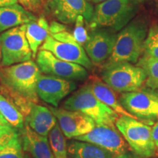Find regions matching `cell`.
Listing matches in <instances>:
<instances>
[{
  "label": "cell",
  "mask_w": 158,
  "mask_h": 158,
  "mask_svg": "<svg viewBox=\"0 0 158 158\" xmlns=\"http://www.w3.org/2000/svg\"><path fill=\"white\" fill-rule=\"evenodd\" d=\"M144 54L158 59V26H152L144 43Z\"/></svg>",
  "instance_id": "cell-25"
},
{
  "label": "cell",
  "mask_w": 158,
  "mask_h": 158,
  "mask_svg": "<svg viewBox=\"0 0 158 158\" xmlns=\"http://www.w3.org/2000/svg\"><path fill=\"white\" fill-rule=\"evenodd\" d=\"M88 84L94 96L100 102L115 111L118 116H129V117L136 118L135 116L124 109L119 100L116 97V92H114L110 86L105 84L103 81L99 80L98 78H92L89 84Z\"/></svg>",
  "instance_id": "cell-19"
},
{
  "label": "cell",
  "mask_w": 158,
  "mask_h": 158,
  "mask_svg": "<svg viewBox=\"0 0 158 158\" xmlns=\"http://www.w3.org/2000/svg\"><path fill=\"white\" fill-rule=\"evenodd\" d=\"M36 64L45 75L69 81H84L88 78L86 69L78 64L61 60L50 51L40 50L36 57Z\"/></svg>",
  "instance_id": "cell-9"
},
{
  "label": "cell",
  "mask_w": 158,
  "mask_h": 158,
  "mask_svg": "<svg viewBox=\"0 0 158 158\" xmlns=\"http://www.w3.org/2000/svg\"><path fill=\"white\" fill-rule=\"evenodd\" d=\"M10 124L7 123V122L5 119V118L3 117V116L0 113V127L2 126H9Z\"/></svg>",
  "instance_id": "cell-35"
},
{
  "label": "cell",
  "mask_w": 158,
  "mask_h": 158,
  "mask_svg": "<svg viewBox=\"0 0 158 158\" xmlns=\"http://www.w3.org/2000/svg\"><path fill=\"white\" fill-rule=\"evenodd\" d=\"M23 155L20 136L0 151V158H23Z\"/></svg>",
  "instance_id": "cell-26"
},
{
  "label": "cell",
  "mask_w": 158,
  "mask_h": 158,
  "mask_svg": "<svg viewBox=\"0 0 158 158\" xmlns=\"http://www.w3.org/2000/svg\"><path fill=\"white\" fill-rule=\"evenodd\" d=\"M64 30H67V28L62 23L53 21L51 25H49V35H53Z\"/></svg>",
  "instance_id": "cell-31"
},
{
  "label": "cell",
  "mask_w": 158,
  "mask_h": 158,
  "mask_svg": "<svg viewBox=\"0 0 158 158\" xmlns=\"http://www.w3.org/2000/svg\"><path fill=\"white\" fill-rule=\"evenodd\" d=\"M2 53H1V48H0V65L2 64Z\"/></svg>",
  "instance_id": "cell-38"
},
{
  "label": "cell",
  "mask_w": 158,
  "mask_h": 158,
  "mask_svg": "<svg viewBox=\"0 0 158 158\" xmlns=\"http://www.w3.org/2000/svg\"><path fill=\"white\" fill-rule=\"evenodd\" d=\"M63 108L81 112L93 119L99 125L116 127L115 123L119 117L115 111L94 96L89 84L85 85L69 97L63 103Z\"/></svg>",
  "instance_id": "cell-3"
},
{
  "label": "cell",
  "mask_w": 158,
  "mask_h": 158,
  "mask_svg": "<svg viewBox=\"0 0 158 158\" xmlns=\"http://www.w3.org/2000/svg\"><path fill=\"white\" fill-rule=\"evenodd\" d=\"M18 2L31 13L39 12L44 4V0H18Z\"/></svg>",
  "instance_id": "cell-29"
},
{
  "label": "cell",
  "mask_w": 158,
  "mask_h": 158,
  "mask_svg": "<svg viewBox=\"0 0 158 158\" xmlns=\"http://www.w3.org/2000/svg\"><path fill=\"white\" fill-rule=\"evenodd\" d=\"M133 1H134V2H137V0H133Z\"/></svg>",
  "instance_id": "cell-40"
},
{
  "label": "cell",
  "mask_w": 158,
  "mask_h": 158,
  "mask_svg": "<svg viewBox=\"0 0 158 158\" xmlns=\"http://www.w3.org/2000/svg\"><path fill=\"white\" fill-rule=\"evenodd\" d=\"M40 74L37 64L31 60L6 67L1 72L2 82L15 94V106L19 105L21 113L28 110L30 102H38L37 83Z\"/></svg>",
  "instance_id": "cell-1"
},
{
  "label": "cell",
  "mask_w": 158,
  "mask_h": 158,
  "mask_svg": "<svg viewBox=\"0 0 158 158\" xmlns=\"http://www.w3.org/2000/svg\"><path fill=\"white\" fill-rule=\"evenodd\" d=\"M77 87L73 81L40 74L37 83V94L38 98L54 108Z\"/></svg>",
  "instance_id": "cell-13"
},
{
  "label": "cell",
  "mask_w": 158,
  "mask_h": 158,
  "mask_svg": "<svg viewBox=\"0 0 158 158\" xmlns=\"http://www.w3.org/2000/svg\"><path fill=\"white\" fill-rule=\"evenodd\" d=\"M69 158H70V157H69ZM70 158H71V157H70Z\"/></svg>",
  "instance_id": "cell-41"
},
{
  "label": "cell",
  "mask_w": 158,
  "mask_h": 158,
  "mask_svg": "<svg viewBox=\"0 0 158 158\" xmlns=\"http://www.w3.org/2000/svg\"><path fill=\"white\" fill-rule=\"evenodd\" d=\"M50 36L52 37L55 40H56L60 41V42L77 43L73 34H71V33H70L67 30L62 31L61 32L56 33V34H54L53 35H50Z\"/></svg>",
  "instance_id": "cell-30"
},
{
  "label": "cell",
  "mask_w": 158,
  "mask_h": 158,
  "mask_svg": "<svg viewBox=\"0 0 158 158\" xmlns=\"http://www.w3.org/2000/svg\"><path fill=\"white\" fill-rule=\"evenodd\" d=\"M138 66L143 69L147 76L145 85L153 90H158V59L144 54L139 59Z\"/></svg>",
  "instance_id": "cell-23"
},
{
  "label": "cell",
  "mask_w": 158,
  "mask_h": 158,
  "mask_svg": "<svg viewBox=\"0 0 158 158\" xmlns=\"http://www.w3.org/2000/svg\"><path fill=\"white\" fill-rule=\"evenodd\" d=\"M87 1L89 2L100 4L101 2H105V1H106V0H87Z\"/></svg>",
  "instance_id": "cell-36"
},
{
  "label": "cell",
  "mask_w": 158,
  "mask_h": 158,
  "mask_svg": "<svg viewBox=\"0 0 158 158\" xmlns=\"http://www.w3.org/2000/svg\"><path fill=\"white\" fill-rule=\"evenodd\" d=\"M102 81L118 93L141 89L147 80L143 69L130 62H106L101 70Z\"/></svg>",
  "instance_id": "cell-5"
},
{
  "label": "cell",
  "mask_w": 158,
  "mask_h": 158,
  "mask_svg": "<svg viewBox=\"0 0 158 158\" xmlns=\"http://www.w3.org/2000/svg\"><path fill=\"white\" fill-rule=\"evenodd\" d=\"M40 50L50 51L61 60L81 65L88 70L92 68L93 63L88 57L84 47L78 43L60 42L48 35Z\"/></svg>",
  "instance_id": "cell-15"
},
{
  "label": "cell",
  "mask_w": 158,
  "mask_h": 158,
  "mask_svg": "<svg viewBox=\"0 0 158 158\" xmlns=\"http://www.w3.org/2000/svg\"><path fill=\"white\" fill-rule=\"evenodd\" d=\"M21 133L23 150L31 158H54L47 137L36 133L26 124Z\"/></svg>",
  "instance_id": "cell-17"
},
{
  "label": "cell",
  "mask_w": 158,
  "mask_h": 158,
  "mask_svg": "<svg viewBox=\"0 0 158 158\" xmlns=\"http://www.w3.org/2000/svg\"><path fill=\"white\" fill-rule=\"evenodd\" d=\"M118 100L124 109L138 120L150 122L158 117V92L155 90L125 92Z\"/></svg>",
  "instance_id": "cell-8"
},
{
  "label": "cell",
  "mask_w": 158,
  "mask_h": 158,
  "mask_svg": "<svg viewBox=\"0 0 158 158\" xmlns=\"http://www.w3.org/2000/svg\"><path fill=\"white\" fill-rule=\"evenodd\" d=\"M135 2L133 0H106L98 4L89 22L91 28L105 27L116 32L122 30L135 17Z\"/></svg>",
  "instance_id": "cell-4"
},
{
  "label": "cell",
  "mask_w": 158,
  "mask_h": 158,
  "mask_svg": "<svg viewBox=\"0 0 158 158\" xmlns=\"http://www.w3.org/2000/svg\"><path fill=\"white\" fill-rule=\"evenodd\" d=\"M37 19L19 4L0 7V32L27 24Z\"/></svg>",
  "instance_id": "cell-18"
},
{
  "label": "cell",
  "mask_w": 158,
  "mask_h": 158,
  "mask_svg": "<svg viewBox=\"0 0 158 158\" xmlns=\"http://www.w3.org/2000/svg\"><path fill=\"white\" fill-rule=\"evenodd\" d=\"M116 127L136 155L142 157H151L155 155L152 127L129 116L117 118Z\"/></svg>",
  "instance_id": "cell-6"
},
{
  "label": "cell",
  "mask_w": 158,
  "mask_h": 158,
  "mask_svg": "<svg viewBox=\"0 0 158 158\" xmlns=\"http://www.w3.org/2000/svg\"><path fill=\"white\" fill-rule=\"evenodd\" d=\"M116 158H137V157H136L134 155H133V154L124 152L117 155V157Z\"/></svg>",
  "instance_id": "cell-34"
},
{
  "label": "cell",
  "mask_w": 158,
  "mask_h": 158,
  "mask_svg": "<svg viewBox=\"0 0 158 158\" xmlns=\"http://www.w3.org/2000/svg\"><path fill=\"white\" fill-rule=\"evenodd\" d=\"M148 31L146 21L132 20L117 34L113 51L106 62L138 63L143 51Z\"/></svg>",
  "instance_id": "cell-2"
},
{
  "label": "cell",
  "mask_w": 158,
  "mask_h": 158,
  "mask_svg": "<svg viewBox=\"0 0 158 158\" xmlns=\"http://www.w3.org/2000/svg\"><path fill=\"white\" fill-rule=\"evenodd\" d=\"M48 141L54 158H69L66 138L58 123L48 134Z\"/></svg>",
  "instance_id": "cell-24"
},
{
  "label": "cell",
  "mask_w": 158,
  "mask_h": 158,
  "mask_svg": "<svg viewBox=\"0 0 158 158\" xmlns=\"http://www.w3.org/2000/svg\"><path fill=\"white\" fill-rule=\"evenodd\" d=\"M47 6L52 15L64 24L73 23L80 15L90 22L94 13L93 6L87 0H48Z\"/></svg>",
  "instance_id": "cell-12"
},
{
  "label": "cell",
  "mask_w": 158,
  "mask_h": 158,
  "mask_svg": "<svg viewBox=\"0 0 158 158\" xmlns=\"http://www.w3.org/2000/svg\"><path fill=\"white\" fill-rule=\"evenodd\" d=\"M0 113L12 127L21 132L24 127V116L10 100L0 93Z\"/></svg>",
  "instance_id": "cell-22"
},
{
  "label": "cell",
  "mask_w": 158,
  "mask_h": 158,
  "mask_svg": "<svg viewBox=\"0 0 158 158\" xmlns=\"http://www.w3.org/2000/svg\"><path fill=\"white\" fill-rule=\"evenodd\" d=\"M146 1H149V0H137L138 2H146Z\"/></svg>",
  "instance_id": "cell-39"
},
{
  "label": "cell",
  "mask_w": 158,
  "mask_h": 158,
  "mask_svg": "<svg viewBox=\"0 0 158 158\" xmlns=\"http://www.w3.org/2000/svg\"><path fill=\"white\" fill-rule=\"evenodd\" d=\"M49 35V24L47 20L40 17L26 24V37L35 58L38 49Z\"/></svg>",
  "instance_id": "cell-21"
},
{
  "label": "cell",
  "mask_w": 158,
  "mask_h": 158,
  "mask_svg": "<svg viewBox=\"0 0 158 158\" xmlns=\"http://www.w3.org/2000/svg\"><path fill=\"white\" fill-rule=\"evenodd\" d=\"M68 157L71 158H116L114 154L96 144L73 140L68 143Z\"/></svg>",
  "instance_id": "cell-20"
},
{
  "label": "cell",
  "mask_w": 158,
  "mask_h": 158,
  "mask_svg": "<svg viewBox=\"0 0 158 158\" xmlns=\"http://www.w3.org/2000/svg\"><path fill=\"white\" fill-rule=\"evenodd\" d=\"M0 48L2 66L9 67L31 60L32 51L26 37V24L2 33Z\"/></svg>",
  "instance_id": "cell-7"
},
{
  "label": "cell",
  "mask_w": 158,
  "mask_h": 158,
  "mask_svg": "<svg viewBox=\"0 0 158 158\" xmlns=\"http://www.w3.org/2000/svg\"><path fill=\"white\" fill-rule=\"evenodd\" d=\"M23 158H31L30 156H29L28 154L27 153H26V154H24V155H23Z\"/></svg>",
  "instance_id": "cell-37"
},
{
  "label": "cell",
  "mask_w": 158,
  "mask_h": 158,
  "mask_svg": "<svg viewBox=\"0 0 158 158\" xmlns=\"http://www.w3.org/2000/svg\"><path fill=\"white\" fill-rule=\"evenodd\" d=\"M25 124L36 133L47 137L57 124V120L49 108L32 103L28 114L25 116Z\"/></svg>",
  "instance_id": "cell-16"
},
{
  "label": "cell",
  "mask_w": 158,
  "mask_h": 158,
  "mask_svg": "<svg viewBox=\"0 0 158 158\" xmlns=\"http://www.w3.org/2000/svg\"><path fill=\"white\" fill-rule=\"evenodd\" d=\"M152 138L155 143L156 150L158 152V122L154 124L152 127Z\"/></svg>",
  "instance_id": "cell-32"
},
{
  "label": "cell",
  "mask_w": 158,
  "mask_h": 158,
  "mask_svg": "<svg viewBox=\"0 0 158 158\" xmlns=\"http://www.w3.org/2000/svg\"><path fill=\"white\" fill-rule=\"evenodd\" d=\"M74 140L96 144L117 155L126 152L127 149L124 138L116 130V127L108 125L96 124L89 133L76 138Z\"/></svg>",
  "instance_id": "cell-14"
},
{
  "label": "cell",
  "mask_w": 158,
  "mask_h": 158,
  "mask_svg": "<svg viewBox=\"0 0 158 158\" xmlns=\"http://www.w3.org/2000/svg\"><path fill=\"white\" fill-rule=\"evenodd\" d=\"M19 136V131L10 125L0 127V151Z\"/></svg>",
  "instance_id": "cell-28"
},
{
  "label": "cell",
  "mask_w": 158,
  "mask_h": 158,
  "mask_svg": "<svg viewBox=\"0 0 158 158\" xmlns=\"http://www.w3.org/2000/svg\"><path fill=\"white\" fill-rule=\"evenodd\" d=\"M65 138L75 139L79 136L89 133L96 126L93 119L85 114L64 108L49 107Z\"/></svg>",
  "instance_id": "cell-11"
},
{
  "label": "cell",
  "mask_w": 158,
  "mask_h": 158,
  "mask_svg": "<svg viewBox=\"0 0 158 158\" xmlns=\"http://www.w3.org/2000/svg\"><path fill=\"white\" fill-rule=\"evenodd\" d=\"M85 19L83 16H78L77 18L76 22V27L73 33L75 40L78 44L84 47L85 43L88 40L89 34L85 27Z\"/></svg>",
  "instance_id": "cell-27"
},
{
  "label": "cell",
  "mask_w": 158,
  "mask_h": 158,
  "mask_svg": "<svg viewBox=\"0 0 158 158\" xmlns=\"http://www.w3.org/2000/svg\"><path fill=\"white\" fill-rule=\"evenodd\" d=\"M18 2H19L18 0H0V7L13 5Z\"/></svg>",
  "instance_id": "cell-33"
},
{
  "label": "cell",
  "mask_w": 158,
  "mask_h": 158,
  "mask_svg": "<svg viewBox=\"0 0 158 158\" xmlns=\"http://www.w3.org/2000/svg\"><path fill=\"white\" fill-rule=\"evenodd\" d=\"M116 37L117 34L111 29L96 27L92 29L84 48L92 63L100 64L108 60L113 51Z\"/></svg>",
  "instance_id": "cell-10"
}]
</instances>
